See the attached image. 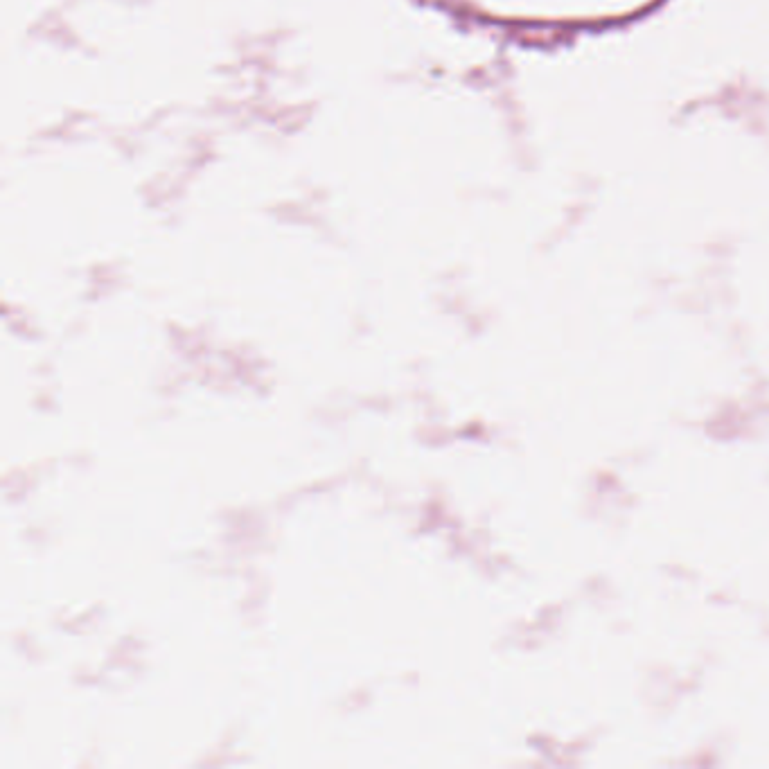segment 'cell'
<instances>
[]
</instances>
